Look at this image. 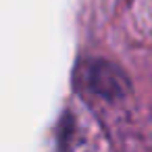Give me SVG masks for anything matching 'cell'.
Here are the masks:
<instances>
[{
	"instance_id": "6da1fadb",
	"label": "cell",
	"mask_w": 152,
	"mask_h": 152,
	"mask_svg": "<svg viewBox=\"0 0 152 152\" xmlns=\"http://www.w3.org/2000/svg\"><path fill=\"white\" fill-rule=\"evenodd\" d=\"M88 86L94 94L106 100L123 98L129 92V79L125 71L108 61H96L88 69Z\"/></svg>"
}]
</instances>
